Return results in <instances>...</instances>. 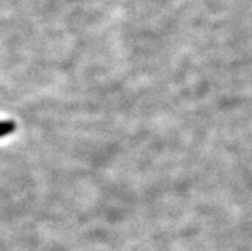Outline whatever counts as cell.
Segmentation results:
<instances>
[{"label":"cell","mask_w":252,"mask_h":251,"mask_svg":"<svg viewBox=\"0 0 252 251\" xmlns=\"http://www.w3.org/2000/svg\"><path fill=\"white\" fill-rule=\"evenodd\" d=\"M17 130V124L13 121H0V137L8 136Z\"/></svg>","instance_id":"6da1fadb"}]
</instances>
